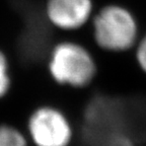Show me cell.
Segmentation results:
<instances>
[{
	"instance_id": "2",
	"label": "cell",
	"mask_w": 146,
	"mask_h": 146,
	"mask_svg": "<svg viewBox=\"0 0 146 146\" xmlns=\"http://www.w3.org/2000/svg\"><path fill=\"white\" fill-rule=\"evenodd\" d=\"M52 77L61 84L82 87L96 75V63L90 53L75 43H61L53 49L49 61Z\"/></svg>"
},
{
	"instance_id": "1",
	"label": "cell",
	"mask_w": 146,
	"mask_h": 146,
	"mask_svg": "<svg viewBox=\"0 0 146 146\" xmlns=\"http://www.w3.org/2000/svg\"><path fill=\"white\" fill-rule=\"evenodd\" d=\"M94 33L100 47L113 52H123L136 43L137 23L133 14L125 7L109 5L94 17Z\"/></svg>"
},
{
	"instance_id": "6",
	"label": "cell",
	"mask_w": 146,
	"mask_h": 146,
	"mask_svg": "<svg viewBox=\"0 0 146 146\" xmlns=\"http://www.w3.org/2000/svg\"><path fill=\"white\" fill-rule=\"evenodd\" d=\"M10 87V77L8 72V63L6 57L0 51V98L7 94Z\"/></svg>"
},
{
	"instance_id": "3",
	"label": "cell",
	"mask_w": 146,
	"mask_h": 146,
	"mask_svg": "<svg viewBox=\"0 0 146 146\" xmlns=\"http://www.w3.org/2000/svg\"><path fill=\"white\" fill-rule=\"evenodd\" d=\"M29 132L36 146H67L72 129L67 118L59 110L42 107L29 120Z\"/></svg>"
},
{
	"instance_id": "5",
	"label": "cell",
	"mask_w": 146,
	"mask_h": 146,
	"mask_svg": "<svg viewBox=\"0 0 146 146\" xmlns=\"http://www.w3.org/2000/svg\"><path fill=\"white\" fill-rule=\"evenodd\" d=\"M0 146H27V144L17 129L2 125L0 126Z\"/></svg>"
},
{
	"instance_id": "4",
	"label": "cell",
	"mask_w": 146,
	"mask_h": 146,
	"mask_svg": "<svg viewBox=\"0 0 146 146\" xmlns=\"http://www.w3.org/2000/svg\"><path fill=\"white\" fill-rule=\"evenodd\" d=\"M92 10L91 0H48L46 13L55 27L75 30L82 27Z\"/></svg>"
},
{
	"instance_id": "7",
	"label": "cell",
	"mask_w": 146,
	"mask_h": 146,
	"mask_svg": "<svg viewBox=\"0 0 146 146\" xmlns=\"http://www.w3.org/2000/svg\"><path fill=\"white\" fill-rule=\"evenodd\" d=\"M136 58L139 66L142 68L144 72H146V35L143 36V39L140 41L138 48L136 51Z\"/></svg>"
}]
</instances>
